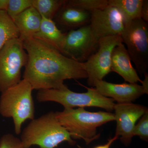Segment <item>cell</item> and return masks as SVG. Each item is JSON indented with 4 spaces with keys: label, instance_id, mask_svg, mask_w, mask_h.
Wrapping results in <instances>:
<instances>
[{
    "label": "cell",
    "instance_id": "obj_6",
    "mask_svg": "<svg viewBox=\"0 0 148 148\" xmlns=\"http://www.w3.org/2000/svg\"><path fill=\"white\" fill-rule=\"evenodd\" d=\"M28 55L19 38L9 41L0 49V92L20 82L21 69L27 64Z\"/></svg>",
    "mask_w": 148,
    "mask_h": 148
},
{
    "label": "cell",
    "instance_id": "obj_4",
    "mask_svg": "<svg viewBox=\"0 0 148 148\" xmlns=\"http://www.w3.org/2000/svg\"><path fill=\"white\" fill-rule=\"evenodd\" d=\"M33 90L30 84L23 79L16 85L1 92L0 114L4 117L12 119L16 135L21 133V127L24 122L27 120L34 119Z\"/></svg>",
    "mask_w": 148,
    "mask_h": 148
},
{
    "label": "cell",
    "instance_id": "obj_14",
    "mask_svg": "<svg viewBox=\"0 0 148 148\" xmlns=\"http://www.w3.org/2000/svg\"><path fill=\"white\" fill-rule=\"evenodd\" d=\"M90 16V12L65 4L53 19L57 26L70 31L89 24Z\"/></svg>",
    "mask_w": 148,
    "mask_h": 148
},
{
    "label": "cell",
    "instance_id": "obj_7",
    "mask_svg": "<svg viewBox=\"0 0 148 148\" xmlns=\"http://www.w3.org/2000/svg\"><path fill=\"white\" fill-rule=\"evenodd\" d=\"M121 36L137 71L144 75L148 69V23L141 18L130 21Z\"/></svg>",
    "mask_w": 148,
    "mask_h": 148
},
{
    "label": "cell",
    "instance_id": "obj_15",
    "mask_svg": "<svg viewBox=\"0 0 148 148\" xmlns=\"http://www.w3.org/2000/svg\"><path fill=\"white\" fill-rule=\"evenodd\" d=\"M42 17L36 10L31 7L14 18L22 41L34 36L39 31Z\"/></svg>",
    "mask_w": 148,
    "mask_h": 148
},
{
    "label": "cell",
    "instance_id": "obj_27",
    "mask_svg": "<svg viewBox=\"0 0 148 148\" xmlns=\"http://www.w3.org/2000/svg\"><path fill=\"white\" fill-rule=\"evenodd\" d=\"M9 0H0V11H6L8 5Z\"/></svg>",
    "mask_w": 148,
    "mask_h": 148
},
{
    "label": "cell",
    "instance_id": "obj_26",
    "mask_svg": "<svg viewBox=\"0 0 148 148\" xmlns=\"http://www.w3.org/2000/svg\"><path fill=\"white\" fill-rule=\"evenodd\" d=\"M145 75V79L142 80V86L144 88L146 92H147V94L148 93V75L147 73L144 74Z\"/></svg>",
    "mask_w": 148,
    "mask_h": 148
},
{
    "label": "cell",
    "instance_id": "obj_1",
    "mask_svg": "<svg viewBox=\"0 0 148 148\" xmlns=\"http://www.w3.org/2000/svg\"><path fill=\"white\" fill-rule=\"evenodd\" d=\"M28 55L23 79L35 90L61 89L65 80L87 78L83 63L62 54L45 42L32 37L22 41Z\"/></svg>",
    "mask_w": 148,
    "mask_h": 148
},
{
    "label": "cell",
    "instance_id": "obj_16",
    "mask_svg": "<svg viewBox=\"0 0 148 148\" xmlns=\"http://www.w3.org/2000/svg\"><path fill=\"white\" fill-rule=\"evenodd\" d=\"M65 37L66 33L59 29L53 20L42 17L39 31L34 37L42 40L62 53Z\"/></svg>",
    "mask_w": 148,
    "mask_h": 148
},
{
    "label": "cell",
    "instance_id": "obj_8",
    "mask_svg": "<svg viewBox=\"0 0 148 148\" xmlns=\"http://www.w3.org/2000/svg\"><path fill=\"white\" fill-rule=\"evenodd\" d=\"M123 43L121 35H114L101 38L97 51L83 63L87 75V83L94 86L96 82L103 80L111 71V57L114 49Z\"/></svg>",
    "mask_w": 148,
    "mask_h": 148
},
{
    "label": "cell",
    "instance_id": "obj_2",
    "mask_svg": "<svg viewBox=\"0 0 148 148\" xmlns=\"http://www.w3.org/2000/svg\"><path fill=\"white\" fill-rule=\"evenodd\" d=\"M20 140L21 148H30L33 145L40 148H55L63 142L71 145L76 143L53 111L32 120L21 133Z\"/></svg>",
    "mask_w": 148,
    "mask_h": 148
},
{
    "label": "cell",
    "instance_id": "obj_21",
    "mask_svg": "<svg viewBox=\"0 0 148 148\" xmlns=\"http://www.w3.org/2000/svg\"><path fill=\"white\" fill-rule=\"evenodd\" d=\"M33 0H9L6 12L13 20L27 9L32 6Z\"/></svg>",
    "mask_w": 148,
    "mask_h": 148
},
{
    "label": "cell",
    "instance_id": "obj_9",
    "mask_svg": "<svg viewBox=\"0 0 148 148\" xmlns=\"http://www.w3.org/2000/svg\"><path fill=\"white\" fill-rule=\"evenodd\" d=\"M99 40L89 24L66 32L62 54L79 63L88 60L98 50Z\"/></svg>",
    "mask_w": 148,
    "mask_h": 148
},
{
    "label": "cell",
    "instance_id": "obj_19",
    "mask_svg": "<svg viewBox=\"0 0 148 148\" xmlns=\"http://www.w3.org/2000/svg\"><path fill=\"white\" fill-rule=\"evenodd\" d=\"M66 0H33L32 6L42 17L53 20Z\"/></svg>",
    "mask_w": 148,
    "mask_h": 148
},
{
    "label": "cell",
    "instance_id": "obj_12",
    "mask_svg": "<svg viewBox=\"0 0 148 148\" xmlns=\"http://www.w3.org/2000/svg\"><path fill=\"white\" fill-rule=\"evenodd\" d=\"M94 87L99 93L112 99L117 103H131L145 94L142 85L137 83H112L104 80L96 82Z\"/></svg>",
    "mask_w": 148,
    "mask_h": 148
},
{
    "label": "cell",
    "instance_id": "obj_22",
    "mask_svg": "<svg viewBox=\"0 0 148 148\" xmlns=\"http://www.w3.org/2000/svg\"><path fill=\"white\" fill-rule=\"evenodd\" d=\"M133 137L138 136L140 139L147 142L148 140V110L140 118L135 125L133 132Z\"/></svg>",
    "mask_w": 148,
    "mask_h": 148
},
{
    "label": "cell",
    "instance_id": "obj_18",
    "mask_svg": "<svg viewBox=\"0 0 148 148\" xmlns=\"http://www.w3.org/2000/svg\"><path fill=\"white\" fill-rule=\"evenodd\" d=\"M19 31L6 11H0V49L9 41L19 38Z\"/></svg>",
    "mask_w": 148,
    "mask_h": 148
},
{
    "label": "cell",
    "instance_id": "obj_10",
    "mask_svg": "<svg viewBox=\"0 0 148 148\" xmlns=\"http://www.w3.org/2000/svg\"><path fill=\"white\" fill-rule=\"evenodd\" d=\"M115 121L116 127L115 135L120 138L125 146L130 145L133 138V132L136 123L148 110L143 105L132 103H117L114 106Z\"/></svg>",
    "mask_w": 148,
    "mask_h": 148
},
{
    "label": "cell",
    "instance_id": "obj_13",
    "mask_svg": "<svg viewBox=\"0 0 148 148\" xmlns=\"http://www.w3.org/2000/svg\"><path fill=\"white\" fill-rule=\"evenodd\" d=\"M131 60L124 44L114 47L111 57V71L115 72L129 83H142L137 71L131 63Z\"/></svg>",
    "mask_w": 148,
    "mask_h": 148
},
{
    "label": "cell",
    "instance_id": "obj_5",
    "mask_svg": "<svg viewBox=\"0 0 148 148\" xmlns=\"http://www.w3.org/2000/svg\"><path fill=\"white\" fill-rule=\"evenodd\" d=\"M85 92H76L68 88L61 89L39 90L36 99L39 102H54L59 103L64 108L74 109L76 107L101 108L108 112L114 110L115 103L111 98L101 95L95 88L86 87Z\"/></svg>",
    "mask_w": 148,
    "mask_h": 148
},
{
    "label": "cell",
    "instance_id": "obj_11",
    "mask_svg": "<svg viewBox=\"0 0 148 148\" xmlns=\"http://www.w3.org/2000/svg\"><path fill=\"white\" fill-rule=\"evenodd\" d=\"M98 39L114 35H121L124 30V18L117 9L108 5L91 13L89 24Z\"/></svg>",
    "mask_w": 148,
    "mask_h": 148
},
{
    "label": "cell",
    "instance_id": "obj_25",
    "mask_svg": "<svg viewBox=\"0 0 148 148\" xmlns=\"http://www.w3.org/2000/svg\"><path fill=\"white\" fill-rule=\"evenodd\" d=\"M119 137L116 135H115L112 138H110L108 140V142L106 144H104L103 145H101L96 146L94 148H110L111 145L114 142L117 140L118 139Z\"/></svg>",
    "mask_w": 148,
    "mask_h": 148
},
{
    "label": "cell",
    "instance_id": "obj_17",
    "mask_svg": "<svg viewBox=\"0 0 148 148\" xmlns=\"http://www.w3.org/2000/svg\"><path fill=\"white\" fill-rule=\"evenodd\" d=\"M109 5L117 9L124 18L125 24L141 18L143 0H108Z\"/></svg>",
    "mask_w": 148,
    "mask_h": 148
},
{
    "label": "cell",
    "instance_id": "obj_20",
    "mask_svg": "<svg viewBox=\"0 0 148 148\" xmlns=\"http://www.w3.org/2000/svg\"><path fill=\"white\" fill-rule=\"evenodd\" d=\"M65 5L86 11L90 13L108 5V0H69Z\"/></svg>",
    "mask_w": 148,
    "mask_h": 148
},
{
    "label": "cell",
    "instance_id": "obj_3",
    "mask_svg": "<svg viewBox=\"0 0 148 148\" xmlns=\"http://www.w3.org/2000/svg\"><path fill=\"white\" fill-rule=\"evenodd\" d=\"M55 114L58 121L72 139H82L87 145L100 137L101 135L97 133V127L115 121L114 114L101 111L90 112L84 108H64Z\"/></svg>",
    "mask_w": 148,
    "mask_h": 148
},
{
    "label": "cell",
    "instance_id": "obj_24",
    "mask_svg": "<svg viewBox=\"0 0 148 148\" xmlns=\"http://www.w3.org/2000/svg\"><path fill=\"white\" fill-rule=\"evenodd\" d=\"M141 18L148 23V1L143 0L141 11Z\"/></svg>",
    "mask_w": 148,
    "mask_h": 148
},
{
    "label": "cell",
    "instance_id": "obj_23",
    "mask_svg": "<svg viewBox=\"0 0 148 148\" xmlns=\"http://www.w3.org/2000/svg\"><path fill=\"white\" fill-rule=\"evenodd\" d=\"M0 148H21V140L12 134H5L0 139Z\"/></svg>",
    "mask_w": 148,
    "mask_h": 148
}]
</instances>
